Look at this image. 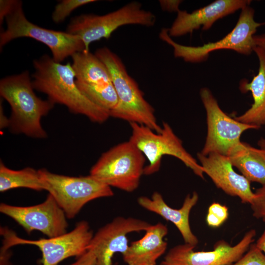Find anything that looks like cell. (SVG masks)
<instances>
[{
    "label": "cell",
    "instance_id": "obj_1",
    "mask_svg": "<svg viewBox=\"0 0 265 265\" xmlns=\"http://www.w3.org/2000/svg\"><path fill=\"white\" fill-rule=\"evenodd\" d=\"M33 65L34 90L46 94L53 104L64 105L71 112L95 123H103L110 117L109 110L92 102L78 88L70 62L61 64L44 54L34 60Z\"/></svg>",
    "mask_w": 265,
    "mask_h": 265
},
{
    "label": "cell",
    "instance_id": "obj_2",
    "mask_svg": "<svg viewBox=\"0 0 265 265\" xmlns=\"http://www.w3.org/2000/svg\"><path fill=\"white\" fill-rule=\"evenodd\" d=\"M34 90L27 71L5 77L0 81V96L11 109L10 131L32 138H45L47 134L42 126L41 119L55 104L48 99L38 97Z\"/></svg>",
    "mask_w": 265,
    "mask_h": 265
},
{
    "label": "cell",
    "instance_id": "obj_3",
    "mask_svg": "<svg viewBox=\"0 0 265 265\" xmlns=\"http://www.w3.org/2000/svg\"><path fill=\"white\" fill-rule=\"evenodd\" d=\"M94 54L106 66L117 95L118 102L110 111V117L144 125L159 132L161 126L157 122L154 108L128 73L121 59L107 47L97 49Z\"/></svg>",
    "mask_w": 265,
    "mask_h": 265
},
{
    "label": "cell",
    "instance_id": "obj_4",
    "mask_svg": "<svg viewBox=\"0 0 265 265\" xmlns=\"http://www.w3.org/2000/svg\"><path fill=\"white\" fill-rule=\"evenodd\" d=\"M156 21L154 13L144 9L140 2L133 1L103 15L83 14L74 17L66 32L80 37L85 47L84 52H88L91 43L109 39L119 27L129 25L151 27Z\"/></svg>",
    "mask_w": 265,
    "mask_h": 265
},
{
    "label": "cell",
    "instance_id": "obj_5",
    "mask_svg": "<svg viewBox=\"0 0 265 265\" xmlns=\"http://www.w3.org/2000/svg\"><path fill=\"white\" fill-rule=\"evenodd\" d=\"M255 11L249 5L241 10L238 21L232 30L221 39L200 46H190L180 44L174 41L167 31L161 29L159 38L173 49L175 57L185 61L199 63L206 60L211 52L219 50H232L239 53L249 55L256 47L253 37L257 28L265 25L254 20Z\"/></svg>",
    "mask_w": 265,
    "mask_h": 265
},
{
    "label": "cell",
    "instance_id": "obj_6",
    "mask_svg": "<svg viewBox=\"0 0 265 265\" xmlns=\"http://www.w3.org/2000/svg\"><path fill=\"white\" fill-rule=\"evenodd\" d=\"M146 158L129 140L104 152L90 170L91 176L110 187L132 192L144 175Z\"/></svg>",
    "mask_w": 265,
    "mask_h": 265
},
{
    "label": "cell",
    "instance_id": "obj_7",
    "mask_svg": "<svg viewBox=\"0 0 265 265\" xmlns=\"http://www.w3.org/2000/svg\"><path fill=\"white\" fill-rule=\"evenodd\" d=\"M5 20L6 29L0 34L1 49L16 38H31L46 45L52 52L53 59L58 63L76 53L85 51L83 43L78 36L66 31L45 28L29 21L24 14L21 0H16Z\"/></svg>",
    "mask_w": 265,
    "mask_h": 265
},
{
    "label": "cell",
    "instance_id": "obj_8",
    "mask_svg": "<svg viewBox=\"0 0 265 265\" xmlns=\"http://www.w3.org/2000/svg\"><path fill=\"white\" fill-rule=\"evenodd\" d=\"M130 124L132 132L129 140L138 148L148 161L144 169V175H151L159 171L162 158L169 155L178 159L195 175L204 179L203 167L185 149L182 140L168 123H162L159 132L144 125Z\"/></svg>",
    "mask_w": 265,
    "mask_h": 265
},
{
    "label": "cell",
    "instance_id": "obj_9",
    "mask_svg": "<svg viewBox=\"0 0 265 265\" xmlns=\"http://www.w3.org/2000/svg\"><path fill=\"white\" fill-rule=\"evenodd\" d=\"M49 192L63 210L67 218H73L87 203L113 196L111 187L90 175L69 176L40 169Z\"/></svg>",
    "mask_w": 265,
    "mask_h": 265
},
{
    "label": "cell",
    "instance_id": "obj_10",
    "mask_svg": "<svg viewBox=\"0 0 265 265\" xmlns=\"http://www.w3.org/2000/svg\"><path fill=\"white\" fill-rule=\"evenodd\" d=\"M3 237L2 247L10 249L17 245H32L38 247L42 253L41 265H58L71 257H79L88 250L94 234L85 221L77 223L70 232L48 238L28 240L19 237L7 227H0Z\"/></svg>",
    "mask_w": 265,
    "mask_h": 265
},
{
    "label": "cell",
    "instance_id": "obj_11",
    "mask_svg": "<svg viewBox=\"0 0 265 265\" xmlns=\"http://www.w3.org/2000/svg\"><path fill=\"white\" fill-rule=\"evenodd\" d=\"M200 97L206 109L207 135L200 152L204 156L216 153L228 156L239 144L245 131L259 127L241 123L226 114L219 106L211 90L206 87L200 90Z\"/></svg>",
    "mask_w": 265,
    "mask_h": 265
},
{
    "label": "cell",
    "instance_id": "obj_12",
    "mask_svg": "<svg viewBox=\"0 0 265 265\" xmlns=\"http://www.w3.org/2000/svg\"><path fill=\"white\" fill-rule=\"evenodd\" d=\"M76 83L92 102L111 110L118 102L117 95L105 64L89 52H80L71 56Z\"/></svg>",
    "mask_w": 265,
    "mask_h": 265
},
{
    "label": "cell",
    "instance_id": "obj_13",
    "mask_svg": "<svg viewBox=\"0 0 265 265\" xmlns=\"http://www.w3.org/2000/svg\"><path fill=\"white\" fill-rule=\"evenodd\" d=\"M0 212L15 220L28 234L36 230L48 238H53L67 233L65 213L50 194L43 202L34 206H16L1 203Z\"/></svg>",
    "mask_w": 265,
    "mask_h": 265
},
{
    "label": "cell",
    "instance_id": "obj_14",
    "mask_svg": "<svg viewBox=\"0 0 265 265\" xmlns=\"http://www.w3.org/2000/svg\"><path fill=\"white\" fill-rule=\"evenodd\" d=\"M256 231L247 232L236 245L218 241L210 251H195V246L184 243L171 248L159 265H231L239 259L254 241Z\"/></svg>",
    "mask_w": 265,
    "mask_h": 265
},
{
    "label": "cell",
    "instance_id": "obj_15",
    "mask_svg": "<svg viewBox=\"0 0 265 265\" xmlns=\"http://www.w3.org/2000/svg\"><path fill=\"white\" fill-rule=\"evenodd\" d=\"M152 224L143 220L118 216L101 227L94 235L88 249L96 255L95 265H112V259L116 253L122 255L127 249V235L145 231Z\"/></svg>",
    "mask_w": 265,
    "mask_h": 265
},
{
    "label": "cell",
    "instance_id": "obj_16",
    "mask_svg": "<svg viewBox=\"0 0 265 265\" xmlns=\"http://www.w3.org/2000/svg\"><path fill=\"white\" fill-rule=\"evenodd\" d=\"M249 0H216L191 13L179 10L171 26L167 28L171 37L191 33L202 27L209 29L218 20L250 5Z\"/></svg>",
    "mask_w": 265,
    "mask_h": 265
},
{
    "label": "cell",
    "instance_id": "obj_17",
    "mask_svg": "<svg viewBox=\"0 0 265 265\" xmlns=\"http://www.w3.org/2000/svg\"><path fill=\"white\" fill-rule=\"evenodd\" d=\"M197 156L204 173L217 187L229 195L238 197L242 203H251L255 194L250 182L234 170L228 156L216 153L204 156L199 152Z\"/></svg>",
    "mask_w": 265,
    "mask_h": 265
},
{
    "label": "cell",
    "instance_id": "obj_18",
    "mask_svg": "<svg viewBox=\"0 0 265 265\" xmlns=\"http://www.w3.org/2000/svg\"><path fill=\"white\" fill-rule=\"evenodd\" d=\"M198 199L197 193L194 191L186 195L181 208L176 209L167 204L159 192L155 191L151 198L140 196L137 199V203L143 208L172 222L179 230L185 243L196 246L198 239L191 229L189 214Z\"/></svg>",
    "mask_w": 265,
    "mask_h": 265
},
{
    "label": "cell",
    "instance_id": "obj_19",
    "mask_svg": "<svg viewBox=\"0 0 265 265\" xmlns=\"http://www.w3.org/2000/svg\"><path fill=\"white\" fill-rule=\"evenodd\" d=\"M168 232L161 222L151 225L144 236L133 241L122 254L127 265H156L158 260L166 251L167 242L164 240Z\"/></svg>",
    "mask_w": 265,
    "mask_h": 265
},
{
    "label": "cell",
    "instance_id": "obj_20",
    "mask_svg": "<svg viewBox=\"0 0 265 265\" xmlns=\"http://www.w3.org/2000/svg\"><path fill=\"white\" fill-rule=\"evenodd\" d=\"M254 52L259 62L258 74L250 82L241 81L239 87L242 92L251 91L254 102L244 113L234 118L241 123L260 128L265 125V51L256 46Z\"/></svg>",
    "mask_w": 265,
    "mask_h": 265
},
{
    "label": "cell",
    "instance_id": "obj_21",
    "mask_svg": "<svg viewBox=\"0 0 265 265\" xmlns=\"http://www.w3.org/2000/svg\"><path fill=\"white\" fill-rule=\"evenodd\" d=\"M228 157L233 166L250 182L265 185V152L262 149L241 141Z\"/></svg>",
    "mask_w": 265,
    "mask_h": 265
},
{
    "label": "cell",
    "instance_id": "obj_22",
    "mask_svg": "<svg viewBox=\"0 0 265 265\" xmlns=\"http://www.w3.org/2000/svg\"><path fill=\"white\" fill-rule=\"evenodd\" d=\"M16 188H27L36 191L46 190V184L40 169L27 167L21 170L8 168L0 162V191Z\"/></svg>",
    "mask_w": 265,
    "mask_h": 265
},
{
    "label": "cell",
    "instance_id": "obj_23",
    "mask_svg": "<svg viewBox=\"0 0 265 265\" xmlns=\"http://www.w3.org/2000/svg\"><path fill=\"white\" fill-rule=\"evenodd\" d=\"M96 1L95 0H61L55 6L52 15V20L56 24L61 23L77 8Z\"/></svg>",
    "mask_w": 265,
    "mask_h": 265
},
{
    "label": "cell",
    "instance_id": "obj_24",
    "mask_svg": "<svg viewBox=\"0 0 265 265\" xmlns=\"http://www.w3.org/2000/svg\"><path fill=\"white\" fill-rule=\"evenodd\" d=\"M228 216V208L226 206L213 202L208 208L206 222L209 226L217 228L225 222Z\"/></svg>",
    "mask_w": 265,
    "mask_h": 265
},
{
    "label": "cell",
    "instance_id": "obj_25",
    "mask_svg": "<svg viewBox=\"0 0 265 265\" xmlns=\"http://www.w3.org/2000/svg\"><path fill=\"white\" fill-rule=\"evenodd\" d=\"M231 265H265V254L252 243L247 251Z\"/></svg>",
    "mask_w": 265,
    "mask_h": 265
},
{
    "label": "cell",
    "instance_id": "obj_26",
    "mask_svg": "<svg viewBox=\"0 0 265 265\" xmlns=\"http://www.w3.org/2000/svg\"><path fill=\"white\" fill-rule=\"evenodd\" d=\"M250 204L253 216L265 223V185L256 189Z\"/></svg>",
    "mask_w": 265,
    "mask_h": 265
},
{
    "label": "cell",
    "instance_id": "obj_27",
    "mask_svg": "<svg viewBox=\"0 0 265 265\" xmlns=\"http://www.w3.org/2000/svg\"><path fill=\"white\" fill-rule=\"evenodd\" d=\"M95 262L96 255L94 251L91 249H88L86 252L77 258L76 262L68 265H95Z\"/></svg>",
    "mask_w": 265,
    "mask_h": 265
},
{
    "label": "cell",
    "instance_id": "obj_28",
    "mask_svg": "<svg viewBox=\"0 0 265 265\" xmlns=\"http://www.w3.org/2000/svg\"><path fill=\"white\" fill-rule=\"evenodd\" d=\"M182 1L180 0H160L159 3L161 9L164 11L178 12L180 10L179 6Z\"/></svg>",
    "mask_w": 265,
    "mask_h": 265
},
{
    "label": "cell",
    "instance_id": "obj_29",
    "mask_svg": "<svg viewBox=\"0 0 265 265\" xmlns=\"http://www.w3.org/2000/svg\"><path fill=\"white\" fill-rule=\"evenodd\" d=\"M16 0H0V25H1L13 7Z\"/></svg>",
    "mask_w": 265,
    "mask_h": 265
},
{
    "label": "cell",
    "instance_id": "obj_30",
    "mask_svg": "<svg viewBox=\"0 0 265 265\" xmlns=\"http://www.w3.org/2000/svg\"><path fill=\"white\" fill-rule=\"evenodd\" d=\"M12 253L10 249L2 247L0 251V265H12L10 261Z\"/></svg>",
    "mask_w": 265,
    "mask_h": 265
},
{
    "label": "cell",
    "instance_id": "obj_31",
    "mask_svg": "<svg viewBox=\"0 0 265 265\" xmlns=\"http://www.w3.org/2000/svg\"><path fill=\"white\" fill-rule=\"evenodd\" d=\"M9 126V118H8L4 114L2 105H0V128L1 130L8 128Z\"/></svg>",
    "mask_w": 265,
    "mask_h": 265
},
{
    "label": "cell",
    "instance_id": "obj_32",
    "mask_svg": "<svg viewBox=\"0 0 265 265\" xmlns=\"http://www.w3.org/2000/svg\"><path fill=\"white\" fill-rule=\"evenodd\" d=\"M253 39L256 46L259 47L265 51V33L254 35Z\"/></svg>",
    "mask_w": 265,
    "mask_h": 265
},
{
    "label": "cell",
    "instance_id": "obj_33",
    "mask_svg": "<svg viewBox=\"0 0 265 265\" xmlns=\"http://www.w3.org/2000/svg\"><path fill=\"white\" fill-rule=\"evenodd\" d=\"M256 246L265 254V230L257 239Z\"/></svg>",
    "mask_w": 265,
    "mask_h": 265
},
{
    "label": "cell",
    "instance_id": "obj_34",
    "mask_svg": "<svg viewBox=\"0 0 265 265\" xmlns=\"http://www.w3.org/2000/svg\"><path fill=\"white\" fill-rule=\"evenodd\" d=\"M259 148L265 152V138H260L257 143Z\"/></svg>",
    "mask_w": 265,
    "mask_h": 265
}]
</instances>
